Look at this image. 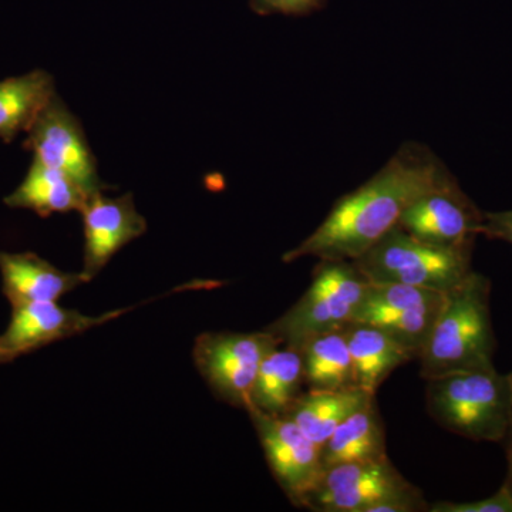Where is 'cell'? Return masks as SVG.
Segmentation results:
<instances>
[{"label": "cell", "mask_w": 512, "mask_h": 512, "mask_svg": "<svg viewBox=\"0 0 512 512\" xmlns=\"http://www.w3.org/2000/svg\"><path fill=\"white\" fill-rule=\"evenodd\" d=\"M454 178L429 147L407 141L369 181L339 198L325 221L282 261L305 256L355 261L399 225L414 200Z\"/></svg>", "instance_id": "6da1fadb"}, {"label": "cell", "mask_w": 512, "mask_h": 512, "mask_svg": "<svg viewBox=\"0 0 512 512\" xmlns=\"http://www.w3.org/2000/svg\"><path fill=\"white\" fill-rule=\"evenodd\" d=\"M490 298V279L476 271L446 292L419 356L424 380L448 373L494 369L497 342Z\"/></svg>", "instance_id": "7a4b0ae2"}, {"label": "cell", "mask_w": 512, "mask_h": 512, "mask_svg": "<svg viewBox=\"0 0 512 512\" xmlns=\"http://www.w3.org/2000/svg\"><path fill=\"white\" fill-rule=\"evenodd\" d=\"M431 419L473 441L503 443L512 423L510 377L497 369L448 373L426 380Z\"/></svg>", "instance_id": "3957f363"}, {"label": "cell", "mask_w": 512, "mask_h": 512, "mask_svg": "<svg viewBox=\"0 0 512 512\" xmlns=\"http://www.w3.org/2000/svg\"><path fill=\"white\" fill-rule=\"evenodd\" d=\"M311 286L281 318L266 328L282 345L299 349L320 333L345 329L355 318L370 281L353 261L319 259Z\"/></svg>", "instance_id": "277c9868"}, {"label": "cell", "mask_w": 512, "mask_h": 512, "mask_svg": "<svg viewBox=\"0 0 512 512\" xmlns=\"http://www.w3.org/2000/svg\"><path fill=\"white\" fill-rule=\"evenodd\" d=\"M471 254L473 249L426 244L396 225L353 262L370 282L447 292L473 271Z\"/></svg>", "instance_id": "5b68a950"}, {"label": "cell", "mask_w": 512, "mask_h": 512, "mask_svg": "<svg viewBox=\"0 0 512 512\" xmlns=\"http://www.w3.org/2000/svg\"><path fill=\"white\" fill-rule=\"evenodd\" d=\"M282 342L272 333H204L195 340V366L212 392L245 409L259 367Z\"/></svg>", "instance_id": "8992f818"}, {"label": "cell", "mask_w": 512, "mask_h": 512, "mask_svg": "<svg viewBox=\"0 0 512 512\" xmlns=\"http://www.w3.org/2000/svg\"><path fill=\"white\" fill-rule=\"evenodd\" d=\"M444 296L446 292L419 286L370 282L353 322L383 330L419 359Z\"/></svg>", "instance_id": "52a82bcc"}, {"label": "cell", "mask_w": 512, "mask_h": 512, "mask_svg": "<svg viewBox=\"0 0 512 512\" xmlns=\"http://www.w3.org/2000/svg\"><path fill=\"white\" fill-rule=\"evenodd\" d=\"M389 457L326 468L305 508L318 512H372L384 501L419 493Z\"/></svg>", "instance_id": "ba28073f"}, {"label": "cell", "mask_w": 512, "mask_h": 512, "mask_svg": "<svg viewBox=\"0 0 512 512\" xmlns=\"http://www.w3.org/2000/svg\"><path fill=\"white\" fill-rule=\"evenodd\" d=\"M245 410L258 433L275 480L295 507L305 508L325 471L320 447L288 417L271 416L252 406Z\"/></svg>", "instance_id": "9c48e42d"}, {"label": "cell", "mask_w": 512, "mask_h": 512, "mask_svg": "<svg viewBox=\"0 0 512 512\" xmlns=\"http://www.w3.org/2000/svg\"><path fill=\"white\" fill-rule=\"evenodd\" d=\"M483 221L484 211L454 178L414 200L400 217L399 227L434 247L473 249Z\"/></svg>", "instance_id": "30bf717a"}, {"label": "cell", "mask_w": 512, "mask_h": 512, "mask_svg": "<svg viewBox=\"0 0 512 512\" xmlns=\"http://www.w3.org/2000/svg\"><path fill=\"white\" fill-rule=\"evenodd\" d=\"M23 147L43 164L70 175L87 194L106 190L82 124L59 96L50 101L29 128Z\"/></svg>", "instance_id": "8fae6325"}, {"label": "cell", "mask_w": 512, "mask_h": 512, "mask_svg": "<svg viewBox=\"0 0 512 512\" xmlns=\"http://www.w3.org/2000/svg\"><path fill=\"white\" fill-rule=\"evenodd\" d=\"M128 309L89 316L66 309L57 302H33L12 306L8 328L0 335V352L15 360L50 343L73 338L119 318Z\"/></svg>", "instance_id": "7c38bea8"}, {"label": "cell", "mask_w": 512, "mask_h": 512, "mask_svg": "<svg viewBox=\"0 0 512 512\" xmlns=\"http://www.w3.org/2000/svg\"><path fill=\"white\" fill-rule=\"evenodd\" d=\"M80 214L84 227L82 274L87 282L99 275L120 249L147 231L146 218L138 212L131 194L110 198L97 192Z\"/></svg>", "instance_id": "4fadbf2b"}, {"label": "cell", "mask_w": 512, "mask_h": 512, "mask_svg": "<svg viewBox=\"0 0 512 512\" xmlns=\"http://www.w3.org/2000/svg\"><path fill=\"white\" fill-rule=\"evenodd\" d=\"M3 295L10 305L57 302L77 286L86 284L82 272L62 271L35 252L0 251Z\"/></svg>", "instance_id": "5bb4252c"}, {"label": "cell", "mask_w": 512, "mask_h": 512, "mask_svg": "<svg viewBox=\"0 0 512 512\" xmlns=\"http://www.w3.org/2000/svg\"><path fill=\"white\" fill-rule=\"evenodd\" d=\"M92 195L70 175L33 158L25 180L5 198L9 208L30 210L40 217L82 211Z\"/></svg>", "instance_id": "9a60e30c"}, {"label": "cell", "mask_w": 512, "mask_h": 512, "mask_svg": "<svg viewBox=\"0 0 512 512\" xmlns=\"http://www.w3.org/2000/svg\"><path fill=\"white\" fill-rule=\"evenodd\" d=\"M373 399H376L375 393L357 386L339 390L309 389L299 394L284 416L322 447L343 421Z\"/></svg>", "instance_id": "2e32d148"}, {"label": "cell", "mask_w": 512, "mask_h": 512, "mask_svg": "<svg viewBox=\"0 0 512 512\" xmlns=\"http://www.w3.org/2000/svg\"><path fill=\"white\" fill-rule=\"evenodd\" d=\"M343 330L352 357L355 386L366 392L376 394L397 367L417 359L412 350L373 326L353 322Z\"/></svg>", "instance_id": "e0dca14e"}, {"label": "cell", "mask_w": 512, "mask_h": 512, "mask_svg": "<svg viewBox=\"0 0 512 512\" xmlns=\"http://www.w3.org/2000/svg\"><path fill=\"white\" fill-rule=\"evenodd\" d=\"M323 468L382 460L387 456L386 433L376 399L357 410L320 447Z\"/></svg>", "instance_id": "ac0fdd59"}, {"label": "cell", "mask_w": 512, "mask_h": 512, "mask_svg": "<svg viewBox=\"0 0 512 512\" xmlns=\"http://www.w3.org/2000/svg\"><path fill=\"white\" fill-rule=\"evenodd\" d=\"M56 84L46 70H33L0 82V140L12 143L19 133L33 126L37 117L55 99Z\"/></svg>", "instance_id": "d6986e66"}, {"label": "cell", "mask_w": 512, "mask_h": 512, "mask_svg": "<svg viewBox=\"0 0 512 512\" xmlns=\"http://www.w3.org/2000/svg\"><path fill=\"white\" fill-rule=\"evenodd\" d=\"M303 384L305 373L301 350L278 346L259 367L247 407H255L271 416H284L302 393Z\"/></svg>", "instance_id": "ffe728a7"}, {"label": "cell", "mask_w": 512, "mask_h": 512, "mask_svg": "<svg viewBox=\"0 0 512 512\" xmlns=\"http://www.w3.org/2000/svg\"><path fill=\"white\" fill-rule=\"evenodd\" d=\"M305 384L311 390H339L355 386L352 357L345 330L312 336L299 348Z\"/></svg>", "instance_id": "44dd1931"}, {"label": "cell", "mask_w": 512, "mask_h": 512, "mask_svg": "<svg viewBox=\"0 0 512 512\" xmlns=\"http://www.w3.org/2000/svg\"><path fill=\"white\" fill-rule=\"evenodd\" d=\"M430 512H512V498L504 484L500 490L484 500L470 501V503H440L429 504Z\"/></svg>", "instance_id": "7402d4cb"}, {"label": "cell", "mask_w": 512, "mask_h": 512, "mask_svg": "<svg viewBox=\"0 0 512 512\" xmlns=\"http://www.w3.org/2000/svg\"><path fill=\"white\" fill-rule=\"evenodd\" d=\"M328 0H249V6L262 16H308L323 9Z\"/></svg>", "instance_id": "603a6c76"}, {"label": "cell", "mask_w": 512, "mask_h": 512, "mask_svg": "<svg viewBox=\"0 0 512 512\" xmlns=\"http://www.w3.org/2000/svg\"><path fill=\"white\" fill-rule=\"evenodd\" d=\"M481 235L490 239H500L512 245V210L484 212Z\"/></svg>", "instance_id": "cb8c5ba5"}, {"label": "cell", "mask_w": 512, "mask_h": 512, "mask_svg": "<svg viewBox=\"0 0 512 512\" xmlns=\"http://www.w3.org/2000/svg\"><path fill=\"white\" fill-rule=\"evenodd\" d=\"M501 444L504 446L505 458H507V478H505L504 487L512 498V423Z\"/></svg>", "instance_id": "d4e9b609"}, {"label": "cell", "mask_w": 512, "mask_h": 512, "mask_svg": "<svg viewBox=\"0 0 512 512\" xmlns=\"http://www.w3.org/2000/svg\"><path fill=\"white\" fill-rule=\"evenodd\" d=\"M9 362H13V360L8 355H5V353L0 352V365H5V363Z\"/></svg>", "instance_id": "484cf974"}, {"label": "cell", "mask_w": 512, "mask_h": 512, "mask_svg": "<svg viewBox=\"0 0 512 512\" xmlns=\"http://www.w3.org/2000/svg\"><path fill=\"white\" fill-rule=\"evenodd\" d=\"M508 377H510L511 387H512V372L508 373Z\"/></svg>", "instance_id": "4316f807"}]
</instances>
